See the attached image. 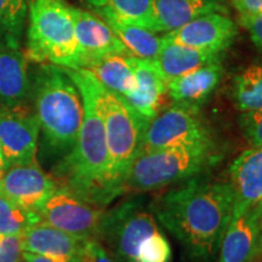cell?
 <instances>
[{
	"instance_id": "83f0119b",
	"label": "cell",
	"mask_w": 262,
	"mask_h": 262,
	"mask_svg": "<svg viewBox=\"0 0 262 262\" xmlns=\"http://www.w3.org/2000/svg\"><path fill=\"white\" fill-rule=\"evenodd\" d=\"M171 256L169 241L159 229L141 245L135 262H170Z\"/></svg>"
},
{
	"instance_id": "2e32d148",
	"label": "cell",
	"mask_w": 262,
	"mask_h": 262,
	"mask_svg": "<svg viewBox=\"0 0 262 262\" xmlns=\"http://www.w3.org/2000/svg\"><path fill=\"white\" fill-rule=\"evenodd\" d=\"M25 251L41 255L54 262H83L85 241L40 221L21 235Z\"/></svg>"
},
{
	"instance_id": "44dd1931",
	"label": "cell",
	"mask_w": 262,
	"mask_h": 262,
	"mask_svg": "<svg viewBox=\"0 0 262 262\" xmlns=\"http://www.w3.org/2000/svg\"><path fill=\"white\" fill-rule=\"evenodd\" d=\"M228 0H155L157 33L175 31L199 16L228 15Z\"/></svg>"
},
{
	"instance_id": "ffe728a7",
	"label": "cell",
	"mask_w": 262,
	"mask_h": 262,
	"mask_svg": "<svg viewBox=\"0 0 262 262\" xmlns=\"http://www.w3.org/2000/svg\"><path fill=\"white\" fill-rule=\"evenodd\" d=\"M222 54L224 52L199 50L178 42L164 40L162 38V48L158 56L153 60V63L163 79L169 83L202 66L222 60Z\"/></svg>"
},
{
	"instance_id": "603a6c76",
	"label": "cell",
	"mask_w": 262,
	"mask_h": 262,
	"mask_svg": "<svg viewBox=\"0 0 262 262\" xmlns=\"http://www.w3.org/2000/svg\"><path fill=\"white\" fill-rule=\"evenodd\" d=\"M130 55H110L91 62L85 70H89L98 81L120 96H126L136 90L137 81Z\"/></svg>"
},
{
	"instance_id": "6da1fadb",
	"label": "cell",
	"mask_w": 262,
	"mask_h": 262,
	"mask_svg": "<svg viewBox=\"0 0 262 262\" xmlns=\"http://www.w3.org/2000/svg\"><path fill=\"white\" fill-rule=\"evenodd\" d=\"M150 209L189 256L206 261L219 250L231 222L233 192L228 181L189 179L157 198Z\"/></svg>"
},
{
	"instance_id": "7c38bea8",
	"label": "cell",
	"mask_w": 262,
	"mask_h": 262,
	"mask_svg": "<svg viewBox=\"0 0 262 262\" xmlns=\"http://www.w3.org/2000/svg\"><path fill=\"white\" fill-rule=\"evenodd\" d=\"M31 83L21 39L0 34V110L24 107L31 94Z\"/></svg>"
},
{
	"instance_id": "f1b7e54d",
	"label": "cell",
	"mask_w": 262,
	"mask_h": 262,
	"mask_svg": "<svg viewBox=\"0 0 262 262\" xmlns=\"http://www.w3.org/2000/svg\"><path fill=\"white\" fill-rule=\"evenodd\" d=\"M239 123L251 147H262V110L242 113Z\"/></svg>"
},
{
	"instance_id": "7a4b0ae2",
	"label": "cell",
	"mask_w": 262,
	"mask_h": 262,
	"mask_svg": "<svg viewBox=\"0 0 262 262\" xmlns=\"http://www.w3.org/2000/svg\"><path fill=\"white\" fill-rule=\"evenodd\" d=\"M66 71L79 89L84 116L77 142L55 166L54 179L60 187L78 198L103 208L117 194L111 183L110 153L103 119L94 93V74L85 68Z\"/></svg>"
},
{
	"instance_id": "d590c367",
	"label": "cell",
	"mask_w": 262,
	"mask_h": 262,
	"mask_svg": "<svg viewBox=\"0 0 262 262\" xmlns=\"http://www.w3.org/2000/svg\"><path fill=\"white\" fill-rule=\"evenodd\" d=\"M260 208V251L262 253V205H258Z\"/></svg>"
},
{
	"instance_id": "8d00e7d4",
	"label": "cell",
	"mask_w": 262,
	"mask_h": 262,
	"mask_svg": "<svg viewBox=\"0 0 262 262\" xmlns=\"http://www.w3.org/2000/svg\"><path fill=\"white\" fill-rule=\"evenodd\" d=\"M260 205H262V203H261V204H260Z\"/></svg>"
},
{
	"instance_id": "d4e9b609",
	"label": "cell",
	"mask_w": 262,
	"mask_h": 262,
	"mask_svg": "<svg viewBox=\"0 0 262 262\" xmlns=\"http://www.w3.org/2000/svg\"><path fill=\"white\" fill-rule=\"evenodd\" d=\"M232 98L242 113L262 110V64L248 66L235 75Z\"/></svg>"
},
{
	"instance_id": "277c9868",
	"label": "cell",
	"mask_w": 262,
	"mask_h": 262,
	"mask_svg": "<svg viewBox=\"0 0 262 262\" xmlns=\"http://www.w3.org/2000/svg\"><path fill=\"white\" fill-rule=\"evenodd\" d=\"M68 6L63 0H28V60L70 70L85 68Z\"/></svg>"
},
{
	"instance_id": "4fadbf2b",
	"label": "cell",
	"mask_w": 262,
	"mask_h": 262,
	"mask_svg": "<svg viewBox=\"0 0 262 262\" xmlns=\"http://www.w3.org/2000/svg\"><path fill=\"white\" fill-rule=\"evenodd\" d=\"M57 188L56 180L45 172L38 162L10 166L0 178L2 194L34 211Z\"/></svg>"
},
{
	"instance_id": "3957f363",
	"label": "cell",
	"mask_w": 262,
	"mask_h": 262,
	"mask_svg": "<svg viewBox=\"0 0 262 262\" xmlns=\"http://www.w3.org/2000/svg\"><path fill=\"white\" fill-rule=\"evenodd\" d=\"M31 93L45 143L52 153L63 158L77 142L83 123L79 89L66 68L41 63L31 83Z\"/></svg>"
},
{
	"instance_id": "f546056e",
	"label": "cell",
	"mask_w": 262,
	"mask_h": 262,
	"mask_svg": "<svg viewBox=\"0 0 262 262\" xmlns=\"http://www.w3.org/2000/svg\"><path fill=\"white\" fill-rule=\"evenodd\" d=\"M24 251L21 235L0 234V262H22Z\"/></svg>"
},
{
	"instance_id": "7402d4cb",
	"label": "cell",
	"mask_w": 262,
	"mask_h": 262,
	"mask_svg": "<svg viewBox=\"0 0 262 262\" xmlns=\"http://www.w3.org/2000/svg\"><path fill=\"white\" fill-rule=\"evenodd\" d=\"M94 9L98 17L102 18L112 28L133 56L149 61L156 60L162 48V37H158L149 29L123 21L111 10L103 8Z\"/></svg>"
},
{
	"instance_id": "8fae6325",
	"label": "cell",
	"mask_w": 262,
	"mask_h": 262,
	"mask_svg": "<svg viewBox=\"0 0 262 262\" xmlns=\"http://www.w3.org/2000/svg\"><path fill=\"white\" fill-rule=\"evenodd\" d=\"M237 34L238 26L233 19L225 14L211 12L165 33L162 38L199 50L225 52L233 44Z\"/></svg>"
},
{
	"instance_id": "1f68e13d",
	"label": "cell",
	"mask_w": 262,
	"mask_h": 262,
	"mask_svg": "<svg viewBox=\"0 0 262 262\" xmlns=\"http://www.w3.org/2000/svg\"><path fill=\"white\" fill-rule=\"evenodd\" d=\"M238 25L247 29L251 41L262 51V11L248 17H238Z\"/></svg>"
},
{
	"instance_id": "52a82bcc",
	"label": "cell",
	"mask_w": 262,
	"mask_h": 262,
	"mask_svg": "<svg viewBox=\"0 0 262 262\" xmlns=\"http://www.w3.org/2000/svg\"><path fill=\"white\" fill-rule=\"evenodd\" d=\"M159 231L152 209L130 198L104 211L97 239L103 242L118 262H135L141 245Z\"/></svg>"
},
{
	"instance_id": "9a60e30c",
	"label": "cell",
	"mask_w": 262,
	"mask_h": 262,
	"mask_svg": "<svg viewBox=\"0 0 262 262\" xmlns=\"http://www.w3.org/2000/svg\"><path fill=\"white\" fill-rule=\"evenodd\" d=\"M228 183L233 192L232 219L261 204L262 147H251L235 158L228 169Z\"/></svg>"
},
{
	"instance_id": "5bb4252c",
	"label": "cell",
	"mask_w": 262,
	"mask_h": 262,
	"mask_svg": "<svg viewBox=\"0 0 262 262\" xmlns=\"http://www.w3.org/2000/svg\"><path fill=\"white\" fill-rule=\"evenodd\" d=\"M74 25V33L83 55L85 68L91 62L110 55H131L102 18L74 6H68Z\"/></svg>"
},
{
	"instance_id": "e575fe53",
	"label": "cell",
	"mask_w": 262,
	"mask_h": 262,
	"mask_svg": "<svg viewBox=\"0 0 262 262\" xmlns=\"http://www.w3.org/2000/svg\"><path fill=\"white\" fill-rule=\"evenodd\" d=\"M6 169H8V166H6L4 155H3L2 145H0V178H2V176L4 175V172L6 171Z\"/></svg>"
},
{
	"instance_id": "30bf717a",
	"label": "cell",
	"mask_w": 262,
	"mask_h": 262,
	"mask_svg": "<svg viewBox=\"0 0 262 262\" xmlns=\"http://www.w3.org/2000/svg\"><path fill=\"white\" fill-rule=\"evenodd\" d=\"M39 133L37 116L25 106L0 110V145L8 168L37 162Z\"/></svg>"
},
{
	"instance_id": "ba28073f",
	"label": "cell",
	"mask_w": 262,
	"mask_h": 262,
	"mask_svg": "<svg viewBox=\"0 0 262 262\" xmlns=\"http://www.w3.org/2000/svg\"><path fill=\"white\" fill-rule=\"evenodd\" d=\"M209 141L214 140L199 116V110L172 103L148 122L140 155Z\"/></svg>"
},
{
	"instance_id": "ac0fdd59",
	"label": "cell",
	"mask_w": 262,
	"mask_h": 262,
	"mask_svg": "<svg viewBox=\"0 0 262 262\" xmlns=\"http://www.w3.org/2000/svg\"><path fill=\"white\" fill-rule=\"evenodd\" d=\"M129 60L135 72L137 88L134 93L123 97L141 117L149 122L164 110L168 97V83L159 74L153 61L133 55H130Z\"/></svg>"
},
{
	"instance_id": "8992f818",
	"label": "cell",
	"mask_w": 262,
	"mask_h": 262,
	"mask_svg": "<svg viewBox=\"0 0 262 262\" xmlns=\"http://www.w3.org/2000/svg\"><path fill=\"white\" fill-rule=\"evenodd\" d=\"M93 86L106 131L111 183L118 196L124 193L126 173L140 156L148 122L123 96L103 86L95 75Z\"/></svg>"
},
{
	"instance_id": "4dcf8cb0",
	"label": "cell",
	"mask_w": 262,
	"mask_h": 262,
	"mask_svg": "<svg viewBox=\"0 0 262 262\" xmlns=\"http://www.w3.org/2000/svg\"><path fill=\"white\" fill-rule=\"evenodd\" d=\"M83 262H116V260L98 239L91 238L84 243Z\"/></svg>"
},
{
	"instance_id": "484cf974",
	"label": "cell",
	"mask_w": 262,
	"mask_h": 262,
	"mask_svg": "<svg viewBox=\"0 0 262 262\" xmlns=\"http://www.w3.org/2000/svg\"><path fill=\"white\" fill-rule=\"evenodd\" d=\"M40 221L38 211L26 209L0 193V234L22 235Z\"/></svg>"
},
{
	"instance_id": "d6986e66",
	"label": "cell",
	"mask_w": 262,
	"mask_h": 262,
	"mask_svg": "<svg viewBox=\"0 0 262 262\" xmlns=\"http://www.w3.org/2000/svg\"><path fill=\"white\" fill-rule=\"evenodd\" d=\"M224 75L221 60L210 62L168 83V96L172 103L199 110L216 90Z\"/></svg>"
},
{
	"instance_id": "e0dca14e",
	"label": "cell",
	"mask_w": 262,
	"mask_h": 262,
	"mask_svg": "<svg viewBox=\"0 0 262 262\" xmlns=\"http://www.w3.org/2000/svg\"><path fill=\"white\" fill-rule=\"evenodd\" d=\"M219 262H253L260 251V208L249 209L229 222Z\"/></svg>"
},
{
	"instance_id": "cb8c5ba5",
	"label": "cell",
	"mask_w": 262,
	"mask_h": 262,
	"mask_svg": "<svg viewBox=\"0 0 262 262\" xmlns=\"http://www.w3.org/2000/svg\"><path fill=\"white\" fill-rule=\"evenodd\" d=\"M93 8L108 9L123 21L157 33L155 0H85Z\"/></svg>"
},
{
	"instance_id": "9c48e42d",
	"label": "cell",
	"mask_w": 262,
	"mask_h": 262,
	"mask_svg": "<svg viewBox=\"0 0 262 262\" xmlns=\"http://www.w3.org/2000/svg\"><path fill=\"white\" fill-rule=\"evenodd\" d=\"M103 212L60 186L38 209L41 221L83 241L97 239Z\"/></svg>"
},
{
	"instance_id": "4316f807",
	"label": "cell",
	"mask_w": 262,
	"mask_h": 262,
	"mask_svg": "<svg viewBox=\"0 0 262 262\" xmlns=\"http://www.w3.org/2000/svg\"><path fill=\"white\" fill-rule=\"evenodd\" d=\"M26 17V0H0V34H8L21 39Z\"/></svg>"
},
{
	"instance_id": "d6a6232c",
	"label": "cell",
	"mask_w": 262,
	"mask_h": 262,
	"mask_svg": "<svg viewBox=\"0 0 262 262\" xmlns=\"http://www.w3.org/2000/svg\"><path fill=\"white\" fill-rule=\"evenodd\" d=\"M229 4L238 12V17H248L262 11V0H229Z\"/></svg>"
},
{
	"instance_id": "5b68a950",
	"label": "cell",
	"mask_w": 262,
	"mask_h": 262,
	"mask_svg": "<svg viewBox=\"0 0 262 262\" xmlns=\"http://www.w3.org/2000/svg\"><path fill=\"white\" fill-rule=\"evenodd\" d=\"M220 159L214 141L142 153L130 166L123 192H149L199 175Z\"/></svg>"
},
{
	"instance_id": "74e56055",
	"label": "cell",
	"mask_w": 262,
	"mask_h": 262,
	"mask_svg": "<svg viewBox=\"0 0 262 262\" xmlns=\"http://www.w3.org/2000/svg\"><path fill=\"white\" fill-rule=\"evenodd\" d=\"M22 262H25V261H22Z\"/></svg>"
},
{
	"instance_id": "836d02e7",
	"label": "cell",
	"mask_w": 262,
	"mask_h": 262,
	"mask_svg": "<svg viewBox=\"0 0 262 262\" xmlns=\"http://www.w3.org/2000/svg\"><path fill=\"white\" fill-rule=\"evenodd\" d=\"M22 258H24L25 262H54L51 261L50 258H47L38 254L29 253V251H24V254H22Z\"/></svg>"
}]
</instances>
